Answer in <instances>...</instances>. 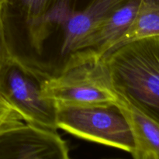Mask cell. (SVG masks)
<instances>
[{
    "label": "cell",
    "mask_w": 159,
    "mask_h": 159,
    "mask_svg": "<svg viewBox=\"0 0 159 159\" xmlns=\"http://www.w3.org/2000/svg\"><path fill=\"white\" fill-rule=\"evenodd\" d=\"M119 99L159 120V37L123 43L100 59Z\"/></svg>",
    "instance_id": "obj_1"
},
{
    "label": "cell",
    "mask_w": 159,
    "mask_h": 159,
    "mask_svg": "<svg viewBox=\"0 0 159 159\" xmlns=\"http://www.w3.org/2000/svg\"><path fill=\"white\" fill-rule=\"evenodd\" d=\"M127 1L59 0L47 16L43 29L42 54L49 39L53 35L58 36L57 54L50 75L60 72L93 30Z\"/></svg>",
    "instance_id": "obj_2"
},
{
    "label": "cell",
    "mask_w": 159,
    "mask_h": 159,
    "mask_svg": "<svg viewBox=\"0 0 159 159\" xmlns=\"http://www.w3.org/2000/svg\"><path fill=\"white\" fill-rule=\"evenodd\" d=\"M50 75L12 55L0 70V96L24 123L56 130L57 105L43 94V85Z\"/></svg>",
    "instance_id": "obj_3"
},
{
    "label": "cell",
    "mask_w": 159,
    "mask_h": 159,
    "mask_svg": "<svg viewBox=\"0 0 159 159\" xmlns=\"http://www.w3.org/2000/svg\"><path fill=\"white\" fill-rule=\"evenodd\" d=\"M57 128L78 138L130 152L131 125L122 102L89 106H57Z\"/></svg>",
    "instance_id": "obj_4"
},
{
    "label": "cell",
    "mask_w": 159,
    "mask_h": 159,
    "mask_svg": "<svg viewBox=\"0 0 159 159\" xmlns=\"http://www.w3.org/2000/svg\"><path fill=\"white\" fill-rule=\"evenodd\" d=\"M43 94L57 106H89L118 103L120 99L110 86L100 59L79 61L50 75Z\"/></svg>",
    "instance_id": "obj_5"
},
{
    "label": "cell",
    "mask_w": 159,
    "mask_h": 159,
    "mask_svg": "<svg viewBox=\"0 0 159 159\" xmlns=\"http://www.w3.org/2000/svg\"><path fill=\"white\" fill-rule=\"evenodd\" d=\"M59 0H0V13L12 55L37 66L44 22Z\"/></svg>",
    "instance_id": "obj_6"
},
{
    "label": "cell",
    "mask_w": 159,
    "mask_h": 159,
    "mask_svg": "<svg viewBox=\"0 0 159 159\" xmlns=\"http://www.w3.org/2000/svg\"><path fill=\"white\" fill-rule=\"evenodd\" d=\"M0 159H71L56 130L24 124L0 134Z\"/></svg>",
    "instance_id": "obj_7"
},
{
    "label": "cell",
    "mask_w": 159,
    "mask_h": 159,
    "mask_svg": "<svg viewBox=\"0 0 159 159\" xmlns=\"http://www.w3.org/2000/svg\"><path fill=\"white\" fill-rule=\"evenodd\" d=\"M138 5L139 0H127L115 9L87 37L66 65L79 61L99 60L111 51L131 26Z\"/></svg>",
    "instance_id": "obj_8"
},
{
    "label": "cell",
    "mask_w": 159,
    "mask_h": 159,
    "mask_svg": "<svg viewBox=\"0 0 159 159\" xmlns=\"http://www.w3.org/2000/svg\"><path fill=\"white\" fill-rule=\"evenodd\" d=\"M121 102L133 131V158L159 159V120Z\"/></svg>",
    "instance_id": "obj_9"
},
{
    "label": "cell",
    "mask_w": 159,
    "mask_h": 159,
    "mask_svg": "<svg viewBox=\"0 0 159 159\" xmlns=\"http://www.w3.org/2000/svg\"><path fill=\"white\" fill-rule=\"evenodd\" d=\"M152 37H159V0H139L131 26L113 49L131 40Z\"/></svg>",
    "instance_id": "obj_10"
},
{
    "label": "cell",
    "mask_w": 159,
    "mask_h": 159,
    "mask_svg": "<svg viewBox=\"0 0 159 159\" xmlns=\"http://www.w3.org/2000/svg\"><path fill=\"white\" fill-rule=\"evenodd\" d=\"M23 124L21 116L0 96V134Z\"/></svg>",
    "instance_id": "obj_11"
},
{
    "label": "cell",
    "mask_w": 159,
    "mask_h": 159,
    "mask_svg": "<svg viewBox=\"0 0 159 159\" xmlns=\"http://www.w3.org/2000/svg\"><path fill=\"white\" fill-rule=\"evenodd\" d=\"M11 56L12 54L8 44L4 23L0 13V70L2 68Z\"/></svg>",
    "instance_id": "obj_12"
}]
</instances>
